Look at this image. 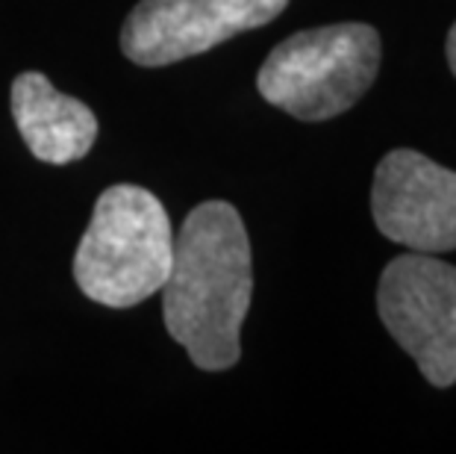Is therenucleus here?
<instances>
[{"label":"nucleus","instance_id":"nucleus-5","mask_svg":"<svg viewBox=\"0 0 456 454\" xmlns=\"http://www.w3.org/2000/svg\"><path fill=\"white\" fill-rule=\"evenodd\" d=\"M286 6L289 0H139L121 27V51L135 65L159 69L265 27Z\"/></svg>","mask_w":456,"mask_h":454},{"label":"nucleus","instance_id":"nucleus-3","mask_svg":"<svg viewBox=\"0 0 456 454\" xmlns=\"http://www.w3.org/2000/svg\"><path fill=\"white\" fill-rule=\"evenodd\" d=\"M380 33L371 24H330L289 36L262 62L256 89L300 121L347 112L380 71Z\"/></svg>","mask_w":456,"mask_h":454},{"label":"nucleus","instance_id":"nucleus-1","mask_svg":"<svg viewBox=\"0 0 456 454\" xmlns=\"http://www.w3.org/2000/svg\"><path fill=\"white\" fill-rule=\"evenodd\" d=\"M254 295L250 239L239 210L203 201L174 234V260L162 284L168 334L203 372H224L241 357V325Z\"/></svg>","mask_w":456,"mask_h":454},{"label":"nucleus","instance_id":"nucleus-8","mask_svg":"<svg viewBox=\"0 0 456 454\" xmlns=\"http://www.w3.org/2000/svg\"><path fill=\"white\" fill-rule=\"evenodd\" d=\"M444 54H448V65H451V71H453V77H456V24L451 27L448 42H444Z\"/></svg>","mask_w":456,"mask_h":454},{"label":"nucleus","instance_id":"nucleus-6","mask_svg":"<svg viewBox=\"0 0 456 454\" xmlns=\"http://www.w3.org/2000/svg\"><path fill=\"white\" fill-rule=\"evenodd\" d=\"M371 216L392 243L448 254L456 248V171L412 148L389 151L374 171Z\"/></svg>","mask_w":456,"mask_h":454},{"label":"nucleus","instance_id":"nucleus-4","mask_svg":"<svg viewBox=\"0 0 456 454\" xmlns=\"http://www.w3.org/2000/svg\"><path fill=\"white\" fill-rule=\"evenodd\" d=\"M377 313L427 384H456V266L421 251L395 257L380 275Z\"/></svg>","mask_w":456,"mask_h":454},{"label":"nucleus","instance_id":"nucleus-7","mask_svg":"<svg viewBox=\"0 0 456 454\" xmlns=\"http://www.w3.org/2000/svg\"><path fill=\"white\" fill-rule=\"evenodd\" d=\"M12 115L36 160L65 166L83 160L98 139V119L83 101L53 89L38 71H24L12 83Z\"/></svg>","mask_w":456,"mask_h":454},{"label":"nucleus","instance_id":"nucleus-2","mask_svg":"<svg viewBox=\"0 0 456 454\" xmlns=\"http://www.w3.org/2000/svg\"><path fill=\"white\" fill-rule=\"evenodd\" d=\"M174 230L153 192L118 183L101 192L92 221L77 245L74 277L92 301L135 307L168 280Z\"/></svg>","mask_w":456,"mask_h":454}]
</instances>
